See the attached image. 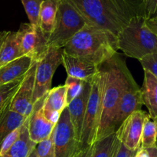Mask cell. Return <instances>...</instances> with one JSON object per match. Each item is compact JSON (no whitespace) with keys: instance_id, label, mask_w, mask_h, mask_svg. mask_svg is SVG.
<instances>
[{"instance_id":"7c38bea8","label":"cell","mask_w":157,"mask_h":157,"mask_svg":"<svg viewBox=\"0 0 157 157\" xmlns=\"http://www.w3.org/2000/svg\"><path fill=\"white\" fill-rule=\"evenodd\" d=\"M37 61L30 67L21 81L16 93L11 100L9 108L25 117H29L33 110L32 98L35 89V78Z\"/></svg>"},{"instance_id":"f35d334b","label":"cell","mask_w":157,"mask_h":157,"mask_svg":"<svg viewBox=\"0 0 157 157\" xmlns=\"http://www.w3.org/2000/svg\"></svg>"},{"instance_id":"52a82bcc","label":"cell","mask_w":157,"mask_h":157,"mask_svg":"<svg viewBox=\"0 0 157 157\" xmlns=\"http://www.w3.org/2000/svg\"><path fill=\"white\" fill-rule=\"evenodd\" d=\"M63 48L48 47L37 61L32 104L42 99L51 90L52 78L57 68L62 64Z\"/></svg>"},{"instance_id":"8fae6325","label":"cell","mask_w":157,"mask_h":157,"mask_svg":"<svg viewBox=\"0 0 157 157\" xmlns=\"http://www.w3.org/2000/svg\"><path fill=\"white\" fill-rule=\"evenodd\" d=\"M148 116L149 113L142 110L133 112L117 130L118 140L128 150L136 151L140 148L143 128Z\"/></svg>"},{"instance_id":"83f0119b","label":"cell","mask_w":157,"mask_h":157,"mask_svg":"<svg viewBox=\"0 0 157 157\" xmlns=\"http://www.w3.org/2000/svg\"><path fill=\"white\" fill-rule=\"evenodd\" d=\"M35 151L37 157H55L53 133L48 139L36 144Z\"/></svg>"},{"instance_id":"30bf717a","label":"cell","mask_w":157,"mask_h":157,"mask_svg":"<svg viewBox=\"0 0 157 157\" xmlns=\"http://www.w3.org/2000/svg\"><path fill=\"white\" fill-rule=\"evenodd\" d=\"M144 105L141 90L134 78L130 75L127 84L122 94L121 100L117 107L114 120L113 123V130L116 132L121 124L133 112L140 110Z\"/></svg>"},{"instance_id":"f1b7e54d","label":"cell","mask_w":157,"mask_h":157,"mask_svg":"<svg viewBox=\"0 0 157 157\" xmlns=\"http://www.w3.org/2000/svg\"><path fill=\"white\" fill-rule=\"evenodd\" d=\"M139 61L144 70L150 71L157 78V54L147 55Z\"/></svg>"},{"instance_id":"cb8c5ba5","label":"cell","mask_w":157,"mask_h":157,"mask_svg":"<svg viewBox=\"0 0 157 157\" xmlns=\"http://www.w3.org/2000/svg\"><path fill=\"white\" fill-rule=\"evenodd\" d=\"M157 145V120L149 115L144 122L141 137V148L150 149Z\"/></svg>"},{"instance_id":"f546056e","label":"cell","mask_w":157,"mask_h":157,"mask_svg":"<svg viewBox=\"0 0 157 157\" xmlns=\"http://www.w3.org/2000/svg\"><path fill=\"white\" fill-rule=\"evenodd\" d=\"M21 127H19V128L14 130L13 132H12L4 140V141H3L2 144L1 146V148H0V156L6 153L13 146V144L18 140V137L20 136V133H21Z\"/></svg>"},{"instance_id":"d6a6232c","label":"cell","mask_w":157,"mask_h":157,"mask_svg":"<svg viewBox=\"0 0 157 157\" xmlns=\"http://www.w3.org/2000/svg\"><path fill=\"white\" fill-rule=\"evenodd\" d=\"M145 22L149 29L157 36V15L150 18H146Z\"/></svg>"},{"instance_id":"2e32d148","label":"cell","mask_w":157,"mask_h":157,"mask_svg":"<svg viewBox=\"0 0 157 157\" xmlns=\"http://www.w3.org/2000/svg\"><path fill=\"white\" fill-rule=\"evenodd\" d=\"M62 64L67 76L90 82L96 76L99 67L87 61L67 55L63 52Z\"/></svg>"},{"instance_id":"44dd1931","label":"cell","mask_w":157,"mask_h":157,"mask_svg":"<svg viewBox=\"0 0 157 157\" xmlns=\"http://www.w3.org/2000/svg\"><path fill=\"white\" fill-rule=\"evenodd\" d=\"M35 147L36 144L29 138L28 121L26 120L21 127V133L18 140L6 153L0 156V157H29Z\"/></svg>"},{"instance_id":"9a60e30c","label":"cell","mask_w":157,"mask_h":157,"mask_svg":"<svg viewBox=\"0 0 157 157\" xmlns=\"http://www.w3.org/2000/svg\"><path fill=\"white\" fill-rule=\"evenodd\" d=\"M65 84L59 85L51 89L44 96L42 104V110L44 117L53 124H56L61 113L67 107L66 104Z\"/></svg>"},{"instance_id":"277c9868","label":"cell","mask_w":157,"mask_h":157,"mask_svg":"<svg viewBox=\"0 0 157 157\" xmlns=\"http://www.w3.org/2000/svg\"><path fill=\"white\" fill-rule=\"evenodd\" d=\"M145 21L144 16L134 17L117 35L118 50L138 61L147 55L157 54V36L149 29Z\"/></svg>"},{"instance_id":"4316f807","label":"cell","mask_w":157,"mask_h":157,"mask_svg":"<svg viewBox=\"0 0 157 157\" xmlns=\"http://www.w3.org/2000/svg\"><path fill=\"white\" fill-rule=\"evenodd\" d=\"M22 79L0 85V108L12 100L19 87Z\"/></svg>"},{"instance_id":"6da1fadb","label":"cell","mask_w":157,"mask_h":157,"mask_svg":"<svg viewBox=\"0 0 157 157\" xmlns=\"http://www.w3.org/2000/svg\"><path fill=\"white\" fill-rule=\"evenodd\" d=\"M90 25L118 33L133 18L144 16L143 0H67Z\"/></svg>"},{"instance_id":"e0dca14e","label":"cell","mask_w":157,"mask_h":157,"mask_svg":"<svg viewBox=\"0 0 157 157\" xmlns=\"http://www.w3.org/2000/svg\"><path fill=\"white\" fill-rule=\"evenodd\" d=\"M35 61L28 56H21L0 67V85L22 79Z\"/></svg>"},{"instance_id":"8992f818","label":"cell","mask_w":157,"mask_h":157,"mask_svg":"<svg viewBox=\"0 0 157 157\" xmlns=\"http://www.w3.org/2000/svg\"><path fill=\"white\" fill-rule=\"evenodd\" d=\"M90 84L91 90L87 101L80 141L82 147L93 145L97 141L101 113V76L100 71L90 81Z\"/></svg>"},{"instance_id":"e575fe53","label":"cell","mask_w":157,"mask_h":157,"mask_svg":"<svg viewBox=\"0 0 157 157\" xmlns=\"http://www.w3.org/2000/svg\"><path fill=\"white\" fill-rule=\"evenodd\" d=\"M134 157H150V155L147 149H144L140 147L136 150Z\"/></svg>"},{"instance_id":"4fadbf2b","label":"cell","mask_w":157,"mask_h":157,"mask_svg":"<svg viewBox=\"0 0 157 157\" xmlns=\"http://www.w3.org/2000/svg\"><path fill=\"white\" fill-rule=\"evenodd\" d=\"M44 98L34 104L32 113L27 119L29 138L35 144L48 139L53 133L56 125L49 121L43 113Z\"/></svg>"},{"instance_id":"ffe728a7","label":"cell","mask_w":157,"mask_h":157,"mask_svg":"<svg viewBox=\"0 0 157 157\" xmlns=\"http://www.w3.org/2000/svg\"><path fill=\"white\" fill-rule=\"evenodd\" d=\"M60 2L61 0H43L41 2L39 26L48 38L55 27Z\"/></svg>"},{"instance_id":"4dcf8cb0","label":"cell","mask_w":157,"mask_h":157,"mask_svg":"<svg viewBox=\"0 0 157 157\" xmlns=\"http://www.w3.org/2000/svg\"><path fill=\"white\" fill-rule=\"evenodd\" d=\"M146 18L157 15V0H143Z\"/></svg>"},{"instance_id":"5b68a950","label":"cell","mask_w":157,"mask_h":157,"mask_svg":"<svg viewBox=\"0 0 157 157\" xmlns=\"http://www.w3.org/2000/svg\"><path fill=\"white\" fill-rule=\"evenodd\" d=\"M87 24L82 15L67 0H61L55 27L48 38V46L63 48Z\"/></svg>"},{"instance_id":"1f68e13d","label":"cell","mask_w":157,"mask_h":157,"mask_svg":"<svg viewBox=\"0 0 157 157\" xmlns=\"http://www.w3.org/2000/svg\"><path fill=\"white\" fill-rule=\"evenodd\" d=\"M136 151H132L128 150L126 147H124L121 142H120L119 147H118L117 153L114 157H134L135 153Z\"/></svg>"},{"instance_id":"8d00e7d4","label":"cell","mask_w":157,"mask_h":157,"mask_svg":"<svg viewBox=\"0 0 157 157\" xmlns=\"http://www.w3.org/2000/svg\"><path fill=\"white\" fill-rule=\"evenodd\" d=\"M8 32L7 31H2V32H0V48H1V46L2 44L3 41H4L5 38L6 37V35H7Z\"/></svg>"},{"instance_id":"7402d4cb","label":"cell","mask_w":157,"mask_h":157,"mask_svg":"<svg viewBox=\"0 0 157 157\" xmlns=\"http://www.w3.org/2000/svg\"><path fill=\"white\" fill-rule=\"evenodd\" d=\"M21 56L17 32H8L0 48V67Z\"/></svg>"},{"instance_id":"d590c367","label":"cell","mask_w":157,"mask_h":157,"mask_svg":"<svg viewBox=\"0 0 157 157\" xmlns=\"http://www.w3.org/2000/svg\"><path fill=\"white\" fill-rule=\"evenodd\" d=\"M149 153H150V157H157V145L155 146L154 147L147 149Z\"/></svg>"},{"instance_id":"484cf974","label":"cell","mask_w":157,"mask_h":157,"mask_svg":"<svg viewBox=\"0 0 157 157\" xmlns=\"http://www.w3.org/2000/svg\"><path fill=\"white\" fill-rule=\"evenodd\" d=\"M86 81H82L78 78H73V77L67 76L65 81V86L67 88L66 92V104L67 106L69 103L71 102L75 98L78 96L84 87Z\"/></svg>"},{"instance_id":"d6986e66","label":"cell","mask_w":157,"mask_h":157,"mask_svg":"<svg viewBox=\"0 0 157 157\" xmlns=\"http://www.w3.org/2000/svg\"><path fill=\"white\" fill-rule=\"evenodd\" d=\"M144 71V83L140 88L143 104L147 107L150 117L157 120V78L148 71Z\"/></svg>"},{"instance_id":"5bb4252c","label":"cell","mask_w":157,"mask_h":157,"mask_svg":"<svg viewBox=\"0 0 157 157\" xmlns=\"http://www.w3.org/2000/svg\"><path fill=\"white\" fill-rule=\"evenodd\" d=\"M90 90H91L90 82H86L78 96L75 98L71 102L69 103L68 105L67 106L69 117L73 127L75 136L79 142L81 141L84 115H85Z\"/></svg>"},{"instance_id":"ac0fdd59","label":"cell","mask_w":157,"mask_h":157,"mask_svg":"<svg viewBox=\"0 0 157 157\" xmlns=\"http://www.w3.org/2000/svg\"><path fill=\"white\" fill-rule=\"evenodd\" d=\"M10 102L11 101L0 108V148L7 136L21 127L28 119L25 117L11 110L9 108Z\"/></svg>"},{"instance_id":"603a6c76","label":"cell","mask_w":157,"mask_h":157,"mask_svg":"<svg viewBox=\"0 0 157 157\" xmlns=\"http://www.w3.org/2000/svg\"><path fill=\"white\" fill-rule=\"evenodd\" d=\"M119 144L115 132L95 143L92 157H114Z\"/></svg>"},{"instance_id":"9c48e42d","label":"cell","mask_w":157,"mask_h":157,"mask_svg":"<svg viewBox=\"0 0 157 157\" xmlns=\"http://www.w3.org/2000/svg\"><path fill=\"white\" fill-rule=\"evenodd\" d=\"M17 34L23 56L38 61L48 48V37L40 28L32 27L29 23H22Z\"/></svg>"},{"instance_id":"836d02e7","label":"cell","mask_w":157,"mask_h":157,"mask_svg":"<svg viewBox=\"0 0 157 157\" xmlns=\"http://www.w3.org/2000/svg\"><path fill=\"white\" fill-rule=\"evenodd\" d=\"M94 149V144L88 147H83L76 157H92Z\"/></svg>"},{"instance_id":"74e56055","label":"cell","mask_w":157,"mask_h":157,"mask_svg":"<svg viewBox=\"0 0 157 157\" xmlns=\"http://www.w3.org/2000/svg\"><path fill=\"white\" fill-rule=\"evenodd\" d=\"M29 157H37V154H36V151H35V148L32 151V153H30Z\"/></svg>"},{"instance_id":"3957f363","label":"cell","mask_w":157,"mask_h":157,"mask_svg":"<svg viewBox=\"0 0 157 157\" xmlns=\"http://www.w3.org/2000/svg\"><path fill=\"white\" fill-rule=\"evenodd\" d=\"M117 36L110 31L87 24L63 48L65 54L101 65L117 53Z\"/></svg>"},{"instance_id":"ba28073f","label":"cell","mask_w":157,"mask_h":157,"mask_svg":"<svg viewBox=\"0 0 157 157\" xmlns=\"http://www.w3.org/2000/svg\"><path fill=\"white\" fill-rule=\"evenodd\" d=\"M53 138L55 157H76L83 148L75 136L67 107L55 125Z\"/></svg>"},{"instance_id":"d4e9b609","label":"cell","mask_w":157,"mask_h":157,"mask_svg":"<svg viewBox=\"0 0 157 157\" xmlns=\"http://www.w3.org/2000/svg\"><path fill=\"white\" fill-rule=\"evenodd\" d=\"M42 1L43 0H21L29 19V24L34 28H40L39 14Z\"/></svg>"},{"instance_id":"7a4b0ae2","label":"cell","mask_w":157,"mask_h":157,"mask_svg":"<svg viewBox=\"0 0 157 157\" xmlns=\"http://www.w3.org/2000/svg\"><path fill=\"white\" fill-rule=\"evenodd\" d=\"M101 76V113L97 141L113 133V123L130 75L125 61L117 53L99 66ZM96 141V142H97Z\"/></svg>"}]
</instances>
